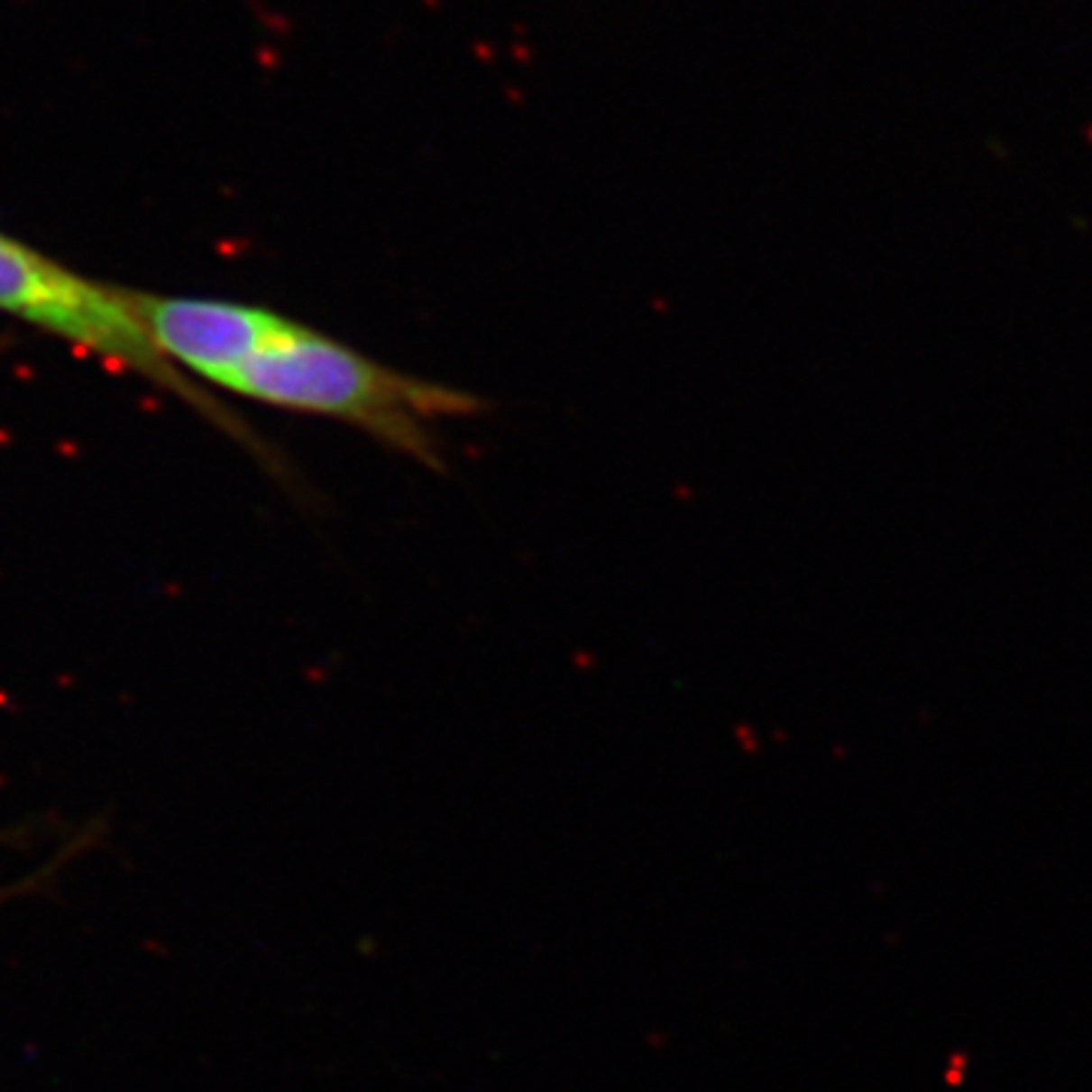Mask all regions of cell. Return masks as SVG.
<instances>
[{"label": "cell", "mask_w": 1092, "mask_h": 1092, "mask_svg": "<svg viewBox=\"0 0 1092 1092\" xmlns=\"http://www.w3.org/2000/svg\"><path fill=\"white\" fill-rule=\"evenodd\" d=\"M0 310L158 382L182 401L204 410V416L228 428L246 446H252L258 455L268 458L271 468H280L271 449L258 444L243 422L231 419L222 404L191 386L186 373L158 353L140 310V291L82 277L40 249L0 231Z\"/></svg>", "instance_id": "7a4b0ae2"}, {"label": "cell", "mask_w": 1092, "mask_h": 1092, "mask_svg": "<svg viewBox=\"0 0 1092 1092\" xmlns=\"http://www.w3.org/2000/svg\"><path fill=\"white\" fill-rule=\"evenodd\" d=\"M140 310L173 368L277 410L353 425L435 471L437 425L482 410L471 391L389 368L268 307L140 291Z\"/></svg>", "instance_id": "6da1fadb"}]
</instances>
